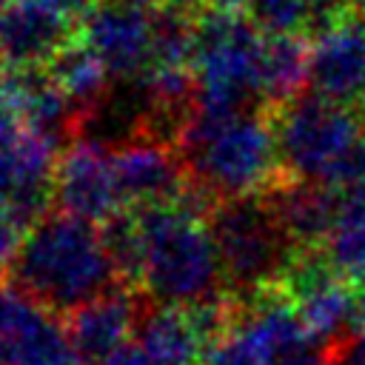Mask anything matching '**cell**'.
<instances>
[{
  "instance_id": "obj_1",
  "label": "cell",
  "mask_w": 365,
  "mask_h": 365,
  "mask_svg": "<svg viewBox=\"0 0 365 365\" xmlns=\"http://www.w3.org/2000/svg\"><path fill=\"white\" fill-rule=\"evenodd\" d=\"M214 200L188 188L165 205L140 208L137 228L143 240L140 288L171 308H197L228 297L217 242L208 225Z\"/></svg>"
},
{
  "instance_id": "obj_21",
  "label": "cell",
  "mask_w": 365,
  "mask_h": 365,
  "mask_svg": "<svg viewBox=\"0 0 365 365\" xmlns=\"http://www.w3.org/2000/svg\"><path fill=\"white\" fill-rule=\"evenodd\" d=\"M46 71L66 91V97L77 106L80 114L86 108H91L114 83L108 77V71L103 68V63L91 54V48L86 43H80L77 37L46 66Z\"/></svg>"
},
{
  "instance_id": "obj_30",
  "label": "cell",
  "mask_w": 365,
  "mask_h": 365,
  "mask_svg": "<svg viewBox=\"0 0 365 365\" xmlns=\"http://www.w3.org/2000/svg\"><path fill=\"white\" fill-rule=\"evenodd\" d=\"M182 3H191V6H197V9H200V0H182Z\"/></svg>"
},
{
  "instance_id": "obj_25",
  "label": "cell",
  "mask_w": 365,
  "mask_h": 365,
  "mask_svg": "<svg viewBox=\"0 0 365 365\" xmlns=\"http://www.w3.org/2000/svg\"><path fill=\"white\" fill-rule=\"evenodd\" d=\"M43 3H48L54 11H60V14H63V17H68L71 23H74V20L80 23V20H83V14L94 6V0H43Z\"/></svg>"
},
{
  "instance_id": "obj_13",
  "label": "cell",
  "mask_w": 365,
  "mask_h": 365,
  "mask_svg": "<svg viewBox=\"0 0 365 365\" xmlns=\"http://www.w3.org/2000/svg\"><path fill=\"white\" fill-rule=\"evenodd\" d=\"M74 37L77 26L43 0H9L0 9V60L11 71L46 68Z\"/></svg>"
},
{
  "instance_id": "obj_17",
  "label": "cell",
  "mask_w": 365,
  "mask_h": 365,
  "mask_svg": "<svg viewBox=\"0 0 365 365\" xmlns=\"http://www.w3.org/2000/svg\"><path fill=\"white\" fill-rule=\"evenodd\" d=\"M0 91L20 111L23 123L51 148L74 143L80 111L46 68L11 71L6 80H0Z\"/></svg>"
},
{
  "instance_id": "obj_23",
  "label": "cell",
  "mask_w": 365,
  "mask_h": 365,
  "mask_svg": "<svg viewBox=\"0 0 365 365\" xmlns=\"http://www.w3.org/2000/svg\"><path fill=\"white\" fill-rule=\"evenodd\" d=\"M20 240H23L20 225L0 208V277L9 274V268L14 262V254L20 248Z\"/></svg>"
},
{
  "instance_id": "obj_11",
  "label": "cell",
  "mask_w": 365,
  "mask_h": 365,
  "mask_svg": "<svg viewBox=\"0 0 365 365\" xmlns=\"http://www.w3.org/2000/svg\"><path fill=\"white\" fill-rule=\"evenodd\" d=\"M54 202L63 214L103 225L117 214H125L111 151L71 143L54 168Z\"/></svg>"
},
{
  "instance_id": "obj_10",
  "label": "cell",
  "mask_w": 365,
  "mask_h": 365,
  "mask_svg": "<svg viewBox=\"0 0 365 365\" xmlns=\"http://www.w3.org/2000/svg\"><path fill=\"white\" fill-rule=\"evenodd\" d=\"M0 365H86L68 325L11 282H0Z\"/></svg>"
},
{
  "instance_id": "obj_5",
  "label": "cell",
  "mask_w": 365,
  "mask_h": 365,
  "mask_svg": "<svg viewBox=\"0 0 365 365\" xmlns=\"http://www.w3.org/2000/svg\"><path fill=\"white\" fill-rule=\"evenodd\" d=\"M225 291L242 305L277 291L297 248L279 228L262 194L217 202L208 217Z\"/></svg>"
},
{
  "instance_id": "obj_28",
  "label": "cell",
  "mask_w": 365,
  "mask_h": 365,
  "mask_svg": "<svg viewBox=\"0 0 365 365\" xmlns=\"http://www.w3.org/2000/svg\"><path fill=\"white\" fill-rule=\"evenodd\" d=\"M356 322L362 325V334H365V291L359 294V319Z\"/></svg>"
},
{
  "instance_id": "obj_19",
  "label": "cell",
  "mask_w": 365,
  "mask_h": 365,
  "mask_svg": "<svg viewBox=\"0 0 365 365\" xmlns=\"http://www.w3.org/2000/svg\"><path fill=\"white\" fill-rule=\"evenodd\" d=\"M311 48L302 37L268 34L265 40V74H262V97L265 111H277L288 100L299 97L308 86Z\"/></svg>"
},
{
  "instance_id": "obj_26",
  "label": "cell",
  "mask_w": 365,
  "mask_h": 365,
  "mask_svg": "<svg viewBox=\"0 0 365 365\" xmlns=\"http://www.w3.org/2000/svg\"><path fill=\"white\" fill-rule=\"evenodd\" d=\"M251 0H211L214 9H225V11H240L242 6H248Z\"/></svg>"
},
{
  "instance_id": "obj_3",
  "label": "cell",
  "mask_w": 365,
  "mask_h": 365,
  "mask_svg": "<svg viewBox=\"0 0 365 365\" xmlns=\"http://www.w3.org/2000/svg\"><path fill=\"white\" fill-rule=\"evenodd\" d=\"M177 154L188 182L214 202L265 194L285 177L277 131L268 111H202L194 108Z\"/></svg>"
},
{
  "instance_id": "obj_18",
  "label": "cell",
  "mask_w": 365,
  "mask_h": 365,
  "mask_svg": "<svg viewBox=\"0 0 365 365\" xmlns=\"http://www.w3.org/2000/svg\"><path fill=\"white\" fill-rule=\"evenodd\" d=\"M134 345L148 365H202L208 342L188 308L148 305L143 308Z\"/></svg>"
},
{
  "instance_id": "obj_15",
  "label": "cell",
  "mask_w": 365,
  "mask_h": 365,
  "mask_svg": "<svg viewBox=\"0 0 365 365\" xmlns=\"http://www.w3.org/2000/svg\"><path fill=\"white\" fill-rule=\"evenodd\" d=\"M140 317L143 305L137 299V291L128 285H117L74 311L68 317V334L80 359L86 365H106L134 339Z\"/></svg>"
},
{
  "instance_id": "obj_29",
  "label": "cell",
  "mask_w": 365,
  "mask_h": 365,
  "mask_svg": "<svg viewBox=\"0 0 365 365\" xmlns=\"http://www.w3.org/2000/svg\"><path fill=\"white\" fill-rule=\"evenodd\" d=\"M134 3H143V6H148V9H157V6H163V3H171V0H134Z\"/></svg>"
},
{
  "instance_id": "obj_9",
  "label": "cell",
  "mask_w": 365,
  "mask_h": 365,
  "mask_svg": "<svg viewBox=\"0 0 365 365\" xmlns=\"http://www.w3.org/2000/svg\"><path fill=\"white\" fill-rule=\"evenodd\" d=\"M77 40L111 80L143 77L154 66V9L134 0H94L77 23Z\"/></svg>"
},
{
  "instance_id": "obj_20",
  "label": "cell",
  "mask_w": 365,
  "mask_h": 365,
  "mask_svg": "<svg viewBox=\"0 0 365 365\" xmlns=\"http://www.w3.org/2000/svg\"><path fill=\"white\" fill-rule=\"evenodd\" d=\"M331 265L362 294L365 291V185L342 194L336 225L322 248Z\"/></svg>"
},
{
  "instance_id": "obj_22",
  "label": "cell",
  "mask_w": 365,
  "mask_h": 365,
  "mask_svg": "<svg viewBox=\"0 0 365 365\" xmlns=\"http://www.w3.org/2000/svg\"><path fill=\"white\" fill-rule=\"evenodd\" d=\"M271 365H334V359H331V345L308 342V345H302V348H294V351L282 354V356L274 359Z\"/></svg>"
},
{
  "instance_id": "obj_24",
  "label": "cell",
  "mask_w": 365,
  "mask_h": 365,
  "mask_svg": "<svg viewBox=\"0 0 365 365\" xmlns=\"http://www.w3.org/2000/svg\"><path fill=\"white\" fill-rule=\"evenodd\" d=\"M334 365H365V334H348L331 345Z\"/></svg>"
},
{
  "instance_id": "obj_2",
  "label": "cell",
  "mask_w": 365,
  "mask_h": 365,
  "mask_svg": "<svg viewBox=\"0 0 365 365\" xmlns=\"http://www.w3.org/2000/svg\"><path fill=\"white\" fill-rule=\"evenodd\" d=\"M9 277L11 285L57 317H71L123 285L103 231L63 211H48L23 231Z\"/></svg>"
},
{
  "instance_id": "obj_27",
  "label": "cell",
  "mask_w": 365,
  "mask_h": 365,
  "mask_svg": "<svg viewBox=\"0 0 365 365\" xmlns=\"http://www.w3.org/2000/svg\"><path fill=\"white\" fill-rule=\"evenodd\" d=\"M345 3H348V14L351 17L365 20V0H345Z\"/></svg>"
},
{
  "instance_id": "obj_12",
  "label": "cell",
  "mask_w": 365,
  "mask_h": 365,
  "mask_svg": "<svg viewBox=\"0 0 365 365\" xmlns=\"http://www.w3.org/2000/svg\"><path fill=\"white\" fill-rule=\"evenodd\" d=\"M308 86L317 97L365 114V20L348 14L314 37Z\"/></svg>"
},
{
  "instance_id": "obj_8",
  "label": "cell",
  "mask_w": 365,
  "mask_h": 365,
  "mask_svg": "<svg viewBox=\"0 0 365 365\" xmlns=\"http://www.w3.org/2000/svg\"><path fill=\"white\" fill-rule=\"evenodd\" d=\"M277 291L297 308L299 319L322 345H334L351 334L359 319V291L331 265L322 248H297Z\"/></svg>"
},
{
  "instance_id": "obj_6",
  "label": "cell",
  "mask_w": 365,
  "mask_h": 365,
  "mask_svg": "<svg viewBox=\"0 0 365 365\" xmlns=\"http://www.w3.org/2000/svg\"><path fill=\"white\" fill-rule=\"evenodd\" d=\"M277 148L285 177L311 180L331 188L348 148L365 131V114L328 103L317 94H299L271 111Z\"/></svg>"
},
{
  "instance_id": "obj_31",
  "label": "cell",
  "mask_w": 365,
  "mask_h": 365,
  "mask_svg": "<svg viewBox=\"0 0 365 365\" xmlns=\"http://www.w3.org/2000/svg\"><path fill=\"white\" fill-rule=\"evenodd\" d=\"M6 3H9V0H0V9H3V6H6Z\"/></svg>"
},
{
  "instance_id": "obj_32",
  "label": "cell",
  "mask_w": 365,
  "mask_h": 365,
  "mask_svg": "<svg viewBox=\"0 0 365 365\" xmlns=\"http://www.w3.org/2000/svg\"><path fill=\"white\" fill-rule=\"evenodd\" d=\"M0 66H3V60H0Z\"/></svg>"
},
{
  "instance_id": "obj_14",
  "label": "cell",
  "mask_w": 365,
  "mask_h": 365,
  "mask_svg": "<svg viewBox=\"0 0 365 365\" xmlns=\"http://www.w3.org/2000/svg\"><path fill=\"white\" fill-rule=\"evenodd\" d=\"M111 163L125 208L137 205L140 211L151 205H165L188 188L185 165L171 145L154 140H134L111 151Z\"/></svg>"
},
{
  "instance_id": "obj_16",
  "label": "cell",
  "mask_w": 365,
  "mask_h": 365,
  "mask_svg": "<svg viewBox=\"0 0 365 365\" xmlns=\"http://www.w3.org/2000/svg\"><path fill=\"white\" fill-rule=\"evenodd\" d=\"M262 200L294 248H325L342 208V191L294 177L277 180Z\"/></svg>"
},
{
  "instance_id": "obj_4",
  "label": "cell",
  "mask_w": 365,
  "mask_h": 365,
  "mask_svg": "<svg viewBox=\"0 0 365 365\" xmlns=\"http://www.w3.org/2000/svg\"><path fill=\"white\" fill-rule=\"evenodd\" d=\"M265 40L251 17L225 9H205L197 14L191 74L194 108L202 111H265L262 74Z\"/></svg>"
},
{
  "instance_id": "obj_7",
  "label": "cell",
  "mask_w": 365,
  "mask_h": 365,
  "mask_svg": "<svg viewBox=\"0 0 365 365\" xmlns=\"http://www.w3.org/2000/svg\"><path fill=\"white\" fill-rule=\"evenodd\" d=\"M54 151L0 91V208L20 225H34L54 200Z\"/></svg>"
}]
</instances>
